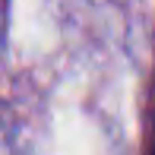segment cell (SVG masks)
<instances>
[{
    "mask_svg": "<svg viewBox=\"0 0 155 155\" xmlns=\"http://www.w3.org/2000/svg\"><path fill=\"white\" fill-rule=\"evenodd\" d=\"M149 155H155V92H152V146H149Z\"/></svg>",
    "mask_w": 155,
    "mask_h": 155,
    "instance_id": "6da1fadb",
    "label": "cell"
}]
</instances>
